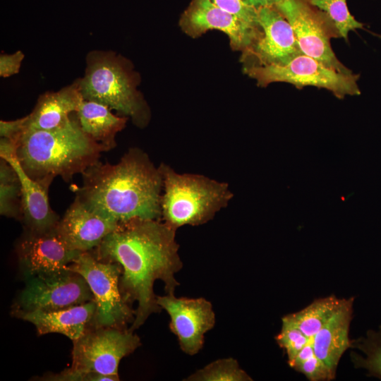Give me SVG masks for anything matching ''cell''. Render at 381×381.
Masks as SVG:
<instances>
[{
	"label": "cell",
	"mask_w": 381,
	"mask_h": 381,
	"mask_svg": "<svg viewBox=\"0 0 381 381\" xmlns=\"http://www.w3.org/2000/svg\"><path fill=\"white\" fill-rule=\"evenodd\" d=\"M176 231L161 219L134 218L119 222L92 250L98 259L121 266V293L131 306L137 303L131 331L140 328L149 316L162 310L153 290L156 280L164 282L167 294H174L179 285L175 274L183 263Z\"/></svg>",
	"instance_id": "6da1fadb"
},
{
	"label": "cell",
	"mask_w": 381,
	"mask_h": 381,
	"mask_svg": "<svg viewBox=\"0 0 381 381\" xmlns=\"http://www.w3.org/2000/svg\"><path fill=\"white\" fill-rule=\"evenodd\" d=\"M82 176L76 198L89 209L119 223L161 219L162 176L142 150L131 148L115 164L98 161Z\"/></svg>",
	"instance_id": "7a4b0ae2"
},
{
	"label": "cell",
	"mask_w": 381,
	"mask_h": 381,
	"mask_svg": "<svg viewBox=\"0 0 381 381\" xmlns=\"http://www.w3.org/2000/svg\"><path fill=\"white\" fill-rule=\"evenodd\" d=\"M101 145L82 130L75 113L51 130H25L16 154L25 171L37 181H68L99 161Z\"/></svg>",
	"instance_id": "3957f363"
},
{
	"label": "cell",
	"mask_w": 381,
	"mask_h": 381,
	"mask_svg": "<svg viewBox=\"0 0 381 381\" xmlns=\"http://www.w3.org/2000/svg\"><path fill=\"white\" fill-rule=\"evenodd\" d=\"M86 66L79 79L83 99L107 106L131 119L143 128L150 121V107L138 90L140 76L132 62L111 50H92L85 58Z\"/></svg>",
	"instance_id": "277c9868"
},
{
	"label": "cell",
	"mask_w": 381,
	"mask_h": 381,
	"mask_svg": "<svg viewBox=\"0 0 381 381\" xmlns=\"http://www.w3.org/2000/svg\"><path fill=\"white\" fill-rule=\"evenodd\" d=\"M161 220L174 230L198 226L212 219L233 198L228 183L200 174H179L164 163Z\"/></svg>",
	"instance_id": "5b68a950"
},
{
	"label": "cell",
	"mask_w": 381,
	"mask_h": 381,
	"mask_svg": "<svg viewBox=\"0 0 381 381\" xmlns=\"http://www.w3.org/2000/svg\"><path fill=\"white\" fill-rule=\"evenodd\" d=\"M87 282L96 303L91 326L126 329L135 319V310L121 293V266L98 259L92 250L83 252L67 267Z\"/></svg>",
	"instance_id": "8992f818"
},
{
	"label": "cell",
	"mask_w": 381,
	"mask_h": 381,
	"mask_svg": "<svg viewBox=\"0 0 381 381\" xmlns=\"http://www.w3.org/2000/svg\"><path fill=\"white\" fill-rule=\"evenodd\" d=\"M243 71L260 87L284 82L298 89L306 86L325 88L339 98L361 94L357 84L359 75L339 72L304 54L284 65L247 66L243 67Z\"/></svg>",
	"instance_id": "52a82bcc"
},
{
	"label": "cell",
	"mask_w": 381,
	"mask_h": 381,
	"mask_svg": "<svg viewBox=\"0 0 381 381\" xmlns=\"http://www.w3.org/2000/svg\"><path fill=\"white\" fill-rule=\"evenodd\" d=\"M73 344L71 370L81 374L119 376L120 361L141 342L129 329L90 326Z\"/></svg>",
	"instance_id": "ba28073f"
},
{
	"label": "cell",
	"mask_w": 381,
	"mask_h": 381,
	"mask_svg": "<svg viewBox=\"0 0 381 381\" xmlns=\"http://www.w3.org/2000/svg\"><path fill=\"white\" fill-rule=\"evenodd\" d=\"M24 280L25 286L12 306V315L18 313L54 311L94 300L83 277L68 268L36 274Z\"/></svg>",
	"instance_id": "9c48e42d"
},
{
	"label": "cell",
	"mask_w": 381,
	"mask_h": 381,
	"mask_svg": "<svg viewBox=\"0 0 381 381\" xmlns=\"http://www.w3.org/2000/svg\"><path fill=\"white\" fill-rule=\"evenodd\" d=\"M275 7L290 23L303 54L339 72L352 73L332 49L330 38L339 37L322 12L308 0H284Z\"/></svg>",
	"instance_id": "30bf717a"
},
{
	"label": "cell",
	"mask_w": 381,
	"mask_h": 381,
	"mask_svg": "<svg viewBox=\"0 0 381 381\" xmlns=\"http://www.w3.org/2000/svg\"><path fill=\"white\" fill-rule=\"evenodd\" d=\"M257 21L260 34L242 53L244 67L284 65L303 54L290 23L275 6L258 9Z\"/></svg>",
	"instance_id": "8fae6325"
},
{
	"label": "cell",
	"mask_w": 381,
	"mask_h": 381,
	"mask_svg": "<svg viewBox=\"0 0 381 381\" xmlns=\"http://www.w3.org/2000/svg\"><path fill=\"white\" fill-rule=\"evenodd\" d=\"M179 25L188 36L196 38L210 30L225 33L232 49L242 53L260 34L259 25H253L230 13L210 0H191L182 13Z\"/></svg>",
	"instance_id": "7c38bea8"
},
{
	"label": "cell",
	"mask_w": 381,
	"mask_h": 381,
	"mask_svg": "<svg viewBox=\"0 0 381 381\" xmlns=\"http://www.w3.org/2000/svg\"><path fill=\"white\" fill-rule=\"evenodd\" d=\"M157 302L169 315V327L181 349L189 356L197 354L203 346L205 334L215 324L212 303L204 298H176L174 294L157 296Z\"/></svg>",
	"instance_id": "4fadbf2b"
},
{
	"label": "cell",
	"mask_w": 381,
	"mask_h": 381,
	"mask_svg": "<svg viewBox=\"0 0 381 381\" xmlns=\"http://www.w3.org/2000/svg\"><path fill=\"white\" fill-rule=\"evenodd\" d=\"M16 250L24 279L36 274L66 270L81 253L67 245L56 226L42 233L24 229Z\"/></svg>",
	"instance_id": "5bb4252c"
},
{
	"label": "cell",
	"mask_w": 381,
	"mask_h": 381,
	"mask_svg": "<svg viewBox=\"0 0 381 381\" xmlns=\"http://www.w3.org/2000/svg\"><path fill=\"white\" fill-rule=\"evenodd\" d=\"M16 147L1 138L0 157L16 171L21 185V220L25 230L42 233L55 228L60 219L52 210L48 197L52 183L32 179L23 169L16 154Z\"/></svg>",
	"instance_id": "9a60e30c"
},
{
	"label": "cell",
	"mask_w": 381,
	"mask_h": 381,
	"mask_svg": "<svg viewBox=\"0 0 381 381\" xmlns=\"http://www.w3.org/2000/svg\"><path fill=\"white\" fill-rule=\"evenodd\" d=\"M118 224L119 222L89 209L75 197L56 228L71 249L83 253L96 248Z\"/></svg>",
	"instance_id": "2e32d148"
},
{
	"label": "cell",
	"mask_w": 381,
	"mask_h": 381,
	"mask_svg": "<svg viewBox=\"0 0 381 381\" xmlns=\"http://www.w3.org/2000/svg\"><path fill=\"white\" fill-rule=\"evenodd\" d=\"M95 311L92 300L58 310L18 313L13 316L32 323L39 335L59 333L73 341L92 325Z\"/></svg>",
	"instance_id": "e0dca14e"
},
{
	"label": "cell",
	"mask_w": 381,
	"mask_h": 381,
	"mask_svg": "<svg viewBox=\"0 0 381 381\" xmlns=\"http://www.w3.org/2000/svg\"><path fill=\"white\" fill-rule=\"evenodd\" d=\"M83 101L78 78L58 91L40 95L28 114L25 130H51L61 126L78 111Z\"/></svg>",
	"instance_id": "ac0fdd59"
},
{
	"label": "cell",
	"mask_w": 381,
	"mask_h": 381,
	"mask_svg": "<svg viewBox=\"0 0 381 381\" xmlns=\"http://www.w3.org/2000/svg\"><path fill=\"white\" fill-rule=\"evenodd\" d=\"M353 303V298H347L341 308L311 340L315 355L334 375L341 357L351 348L349 327L352 318Z\"/></svg>",
	"instance_id": "d6986e66"
},
{
	"label": "cell",
	"mask_w": 381,
	"mask_h": 381,
	"mask_svg": "<svg viewBox=\"0 0 381 381\" xmlns=\"http://www.w3.org/2000/svg\"><path fill=\"white\" fill-rule=\"evenodd\" d=\"M75 114L83 132L104 151L116 146V134L125 128L128 120V117L114 114L106 105L85 99Z\"/></svg>",
	"instance_id": "ffe728a7"
},
{
	"label": "cell",
	"mask_w": 381,
	"mask_h": 381,
	"mask_svg": "<svg viewBox=\"0 0 381 381\" xmlns=\"http://www.w3.org/2000/svg\"><path fill=\"white\" fill-rule=\"evenodd\" d=\"M346 298L334 295L313 301L303 309L286 316L310 340L344 305Z\"/></svg>",
	"instance_id": "44dd1931"
},
{
	"label": "cell",
	"mask_w": 381,
	"mask_h": 381,
	"mask_svg": "<svg viewBox=\"0 0 381 381\" xmlns=\"http://www.w3.org/2000/svg\"><path fill=\"white\" fill-rule=\"evenodd\" d=\"M0 213L8 218L21 220V185L13 167L1 158Z\"/></svg>",
	"instance_id": "7402d4cb"
},
{
	"label": "cell",
	"mask_w": 381,
	"mask_h": 381,
	"mask_svg": "<svg viewBox=\"0 0 381 381\" xmlns=\"http://www.w3.org/2000/svg\"><path fill=\"white\" fill-rule=\"evenodd\" d=\"M322 12L333 25L339 37L347 41L350 31L363 28V24L351 14L346 0H308Z\"/></svg>",
	"instance_id": "603a6c76"
},
{
	"label": "cell",
	"mask_w": 381,
	"mask_h": 381,
	"mask_svg": "<svg viewBox=\"0 0 381 381\" xmlns=\"http://www.w3.org/2000/svg\"><path fill=\"white\" fill-rule=\"evenodd\" d=\"M188 381H251L253 379L241 368L233 358L213 361L188 377Z\"/></svg>",
	"instance_id": "cb8c5ba5"
},
{
	"label": "cell",
	"mask_w": 381,
	"mask_h": 381,
	"mask_svg": "<svg viewBox=\"0 0 381 381\" xmlns=\"http://www.w3.org/2000/svg\"><path fill=\"white\" fill-rule=\"evenodd\" d=\"M310 381L331 380L335 375L315 353L312 341H309L289 365Z\"/></svg>",
	"instance_id": "d4e9b609"
},
{
	"label": "cell",
	"mask_w": 381,
	"mask_h": 381,
	"mask_svg": "<svg viewBox=\"0 0 381 381\" xmlns=\"http://www.w3.org/2000/svg\"><path fill=\"white\" fill-rule=\"evenodd\" d=\"M282 328L275 337L280 348L284 349L290 365L301 350L311 340L286 316L282 318Z\"/></svg>",
	"instance_id": "484cf974"
},
{
	"label": "cell",
	"mask_w": 381,
	"mask_h": 381,
	"mask_svg": "<svg viewBox=\"0 0 381 381\" xmlns=\"http://www.w3.org/2000/svg\"><path fill=\"white\" fill-rule=\"evenodd\" d=\"M351 348L358 349L366 356L363 358L356 353H351V361L355 368H365L371 373L381 377V341H375L372 337L353 339L351 341Z\"/></svg>",
	"instance_id": "4316f807"
},
{
	"label": "cell",
	"mask_w": 381,
	"mask_h": 381,
	"mask_svg": "<svg viewBox=\"0 0 381 381\" xmlns=\"http://www.w3.org/2000/svg\"><path fill=\"white\" fill-rule=\"evenodd\" d=\"M219 8L234 14L239 18L258 25L257 10L249 7L242 0H210Z\"/></svg>",
	"instance_id": "83f0119b"
},
{
	"label": "cell",
	"mask_w": 381,
	"mask_h": 381,
	"mask_svg": "<svg viewBox=\"0 0 381 381\" xmlns=\"http://www.w3.org/2000/svg\"><path fill=\"white\" fill-rule=\"evenodd\" d=\"M38 380L47 381H116L119 380V376L104 375L95 373L81 374L73 371L68 368L59 373L45 374Z\"/></svg>",
	"instance_id": "f1b7e54d"
},
{
	"label": "cell",
	"mask_w": 381,
	"mask_h": 381,
	"mask_svg": "<svg viewBox=\"0 0 381 381\" xmlns=\"http://www.w3.org/2000/svg\"><path fill=\"white\" fill-rule=\"evenodd\" d=\"M28 115L12 121H0V135L9 140L16 145L24 133L26 126Z\"/></svg>",
	"instance_id": "f546056e"
},
{
	"label": "cell",
	"mask_w": 381,
	"mask_h": 381,
	"mask_svg": "<svg viewBox=\"0 0 381 381\" xmlns=\"http://www.w3.org/2000/svg\"><path fill=\"white\" fill-rule=\"evenodd\" d=\"M25 57L22 51L13 54H0V76L8 78L19 73L22 61Z\"/></svg>",
	"instance_id": "4dcf8cb0"
},
{
	"label": "cell",
	"mask_w": 381,
	"mask_h": 381,
	"mask_svg": "<svg viewBox=\"0 0 381 381\" xmlns=\"http://www.w3.org/2000/svg\"><path fill=\"white\" fill-rule=\"evenodd\" d=\"M245 4L254 9L262 7L275 6L284 0H242Z\"/></svg>",
	"instance_id": "1f68e13d"
}]
</instances>
